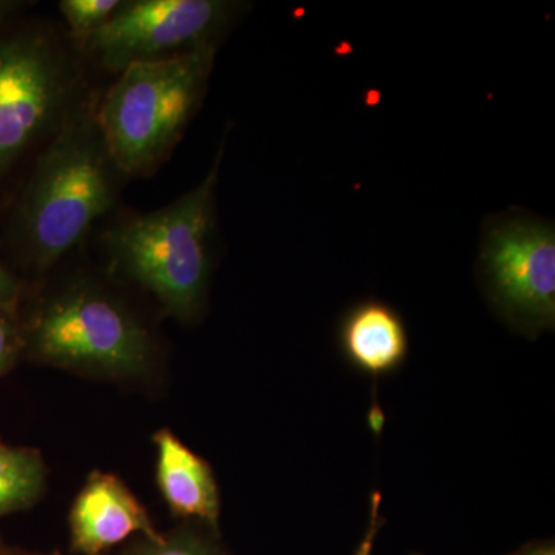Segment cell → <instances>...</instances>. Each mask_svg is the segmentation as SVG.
Instances as JSON below:
<instances>
[{"mask_svg":"<svg viewBox=\"0 0 555 555\" xmlns=\"http://www.w3.org/2000/svg\"><path fill=\"white\" fill-rule=\"evenodd\" d=\"M247 10L235 0H122L78 47L100 75L115 78L131 65L218 50Z\"/></svg>","mask_w":555,"mask_h":555,"instance_id":"cell-6","label":"cell"},{"mask_svg":"<svg viewBox=\"0 0 555 555\" xmlns=\"http://www.w3.org/2000/svg\"><path fill=\"white\" fill-rule=\"evenodd\" d=\"M101 94L62 127L0 207V257L20 278L49 275L122 207L129 179L102 133Z\"/></svg>","mask_w":555,"mask_h":555,"instance_id":"cell-1","label":"cell"},{"mask_svg":"<svg viewBox=\"0 0 555 555\" xmlns=\"http://www.w3.org/2000/svg\"><path fill=\"white\" fill-rule=\"evenodd\" d=\"M43 481L39 452L0 443V518L30 507L42 494Z\"/></svg>","mask_w":555,"mask_h":555,"instance_id":"cell-11","label":"cell"},{"mask_svg":"<svg viewBox=\"0 0 555 555\" xmlns=\"http://www.w3.org/2000/svg\"><path fill=\"white\" fill-rule=\"evenodd\" d=\"M9 555H43V554H33V553H25V551L10 550Z\"/></svg>","mask_w":555,"mask_h":555,"instance_id":"cell-20","label":"cell"},{"mask_svg":"<svg viewBox=\"0 0 555 555\" xmlns=\"http://www.w3.org/2000/svg\"><path fill=\"white\" fill-rule=\"evenodd\" d=\"M122 555H224L214 540L192 528H181L170 534L149 539L142 537Z\"/></svg>","mask_w":555,"mask_h":555,"instance_id":"cell-13","label":"cell"},{"mask_svg":"<svg viewBox=\"0 0 555 555\" xmlns=\"http://www.w3.org/2000/svg\"><path fill=\"white\" fill-rule=\"evenodd\" d=\"M155 444L160 494L170 509L179 517L217 525L219 492L210 466L184 447L170 430H159Z\"/></svg>","mask_w":555,"mask_h":555,"instance_id":"cell-10","label":"cell"},{"mask_svg":"<svg viewBox=\"0 0 555 555\" xmlns=\"http://www.w3.org/2000/svg\"><path fill=\"white\" fill-rule=\"evenodd\" d=\"M122 0H61V24L76 46L89 40L112 20Z\"/></svg>","mask_w":555,"mask_h":555,"instance_id":"cell-12","label":"cell"},{"mask_svg":"<svg viewBox=\"0 0 555 555\" xmlns=\"http://www.w3.org/2000/svg\"><path fill=\"white\" fill-rule=\"evenodd\" d=\"M38 2L31 0H0V25L30 13Z\"/></svg>","mask_w":555,"mask_h":555,"instance_id":"cell-16","label":"cell"},{"mask_svg":"<svg viewBox=\"0 0 555 555\" xmlns=\"http://www.w3.org/2000/svg\"><path fill=\"white\" fill-rule=\"evenodd\" d=\"M218 50L138 64L102 90L98 120L127 179L152 178L203 108Z\"/></svg>","mask_w":555,"mask_h":555,"instance_id":"cell-5","label":"cell"},{"mask_svg":"<svg viewBox=\"0 0 555 555\" xmlns=\"http://www.w3.org/2000/svg\"><path fill=\"white\" fill-rule=\"evenodd\" d=\"M102 78L61 21L25 16L0 25V207L25 171Z\"/></svg>","mask_w":555,"mask_h":555,"instance_id":"cell-2","label":"cell"},{"mask_svg":"<svg viewBox=\"0 0 555 555\" xmlns=\"http://www.w3.org/2000/svg\"><path fill=\"white\" fill-rule=\"evenodd\" d=\"M27 292V283L17 276L0 257V305H21Z\"/></svg>","mask_w":555,"mask_h":555,"instance_id":"cell-15","label":"cell"},{"mask_svg":"<svg viewBox=\"0 0 555 555\" xmlns=\"http://www.w3.org/2000/svg\"><path fill=\"white\" fill-rule=\"evenodd\" d=\"M10 547L5 545V543L2 542V539H0V555H9Z\"/></svg>","mask_w":555,"mask_h":555,"instance_id":"cell-19","label":"cell"},{"mask_svg":"<svg viewBox=\"0 0 555 555\" xmlns=\"http://www.w3.org/2000/svg\"><path fill=\"white\" fill-rule=\"evenodd\" d=\"M481 273L496 308L532 331L555 320V230L534 217H503L485 230Z\"/></svg>","mask_w":555,"mask_h":555,"instance_id":"cell-7","label":"cell"},{"mask_svg":"<svg viewBox=\"0 0 555 555\" xmlns=\"http://www.w3.org/2000/svg\"><path fill=\"white\" fill-rule=\"evenodd\" d=\"M339 345L353 366L379 377L396 371L406 360L408 331L403 318L390 306L361 302L343 320Z\"/></svg>","mask_w":555,"mask_h":555,"instance_id":"cell-9","label":"cell"},{"mask_svg":"<svg viewBox=\"0 0 555 555\" xmlns=\"http://www.w3.org/2000/svg\"><path fill=\"white\" fill-rule=\"evenodd\" d=\"M378 507H379V494L374 495L372 500V516H371V528H369L366 537L358 547L357 555H372V546H374L375 532L378 529Z\"/></svg>","mask_w":555,"mask_h":555,"instance_id":"cell-17","label":"cell"},{"mask_svg":"<svg viewBox=\"0 0 555 555\" xmlns=\"http://www.w3.org/2000/svg\"><path fill=\"white\" fill-rule=\"evenodd\" d=\"M72 546L80 555H104L134 534L156 539L147 511L122 481L109 474H91L79 492L72 514Z\"/></svg>","mask_w":555,"mask_h":555,"instance_id":"cell-8","label":"cell"},{"mask_svg":"<svg viewBox=\"0 0 555 555\" xmlns=\"http://www.w3.org/2000/svg\"><path fill=\"white\" fill-rule=\"evenodd\" d=\"M224 150L222 141L203 181L167 206L152 211L120 207L91 235L109 276L144 288L182 323L196 320L206 308L218 241L217 188Z\"/></svg>","mask_w":555,"mask_h":555,"instance_id":"cell-3","label":"cell"},{"mask_svg":"<svg viewBox=\"0 0 555 555\" xmlns=\"http://www.w3.org/2000/svg\"><path fill=\"white\" fill-rule=\"evenodd\" d=\"M526 555H555V553L554 550H550V547H547V550H539L534 551V553H529Z\"/></svg>","mask_w":555,"mask_h":555,"instance_id":"cell-18","label":"cell"},{"mask_svg":"<svg viewBox=\"0 0 555 555\" xmlns=\"http://www.w3.org/2000/svg\"><path fill=\"white\" fill-rule=\"evenodd\" d=\"M24 349L21 305H0V377L14 367Z\"/></svg>","mask_w":555,"mask_h":555,"instance_id":"cell-14","label":"cell"},{"mask_svg":"<svg viewBox=\"0 0 555 555\" xmlns=\"http://www.w3.org/2000/svg\"><path fill=\"white\" fill-rule=\"evenodd\" d=\"M21 318L24 353L53 366L131 377L144 374L155 358L147 324L90 273L47 287Z\"/></svg>","mask_w":555,"mask_h":555,"instance_id":"cell-4","label":"cell"}]
</instances>
